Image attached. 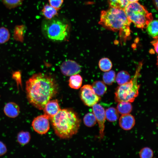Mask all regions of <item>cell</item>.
Segmentation results:
<instances>
[{"instance_id": "6da1fadb", "label": "cell", "mask_w": 158, "mask_h": 158, "mask_svg": "<svg viewBox=\"0 0 158 158\" xmlns=\"http://www.w3.org/2000/svg\"><path fill=\"white\" fill-rule=\"evenodd\" d=\"M57 86L51 76L39 73L33 74L26 82L25 89L29 103L39 110L57 93Z\"/></svg>"}, {"instance_id": "7a4b0ae2", "label": "cell", "mask_w": 158, "mask_h": 158, "mask_svg": "<svg viewBox=\"0 0 158 158\" xmlns=\"http://www.w3.org/2000/svg\"><path fill=\"white\" fill-rule=\"evenodd\" d=\"M50 120L55 134L63 139L70 138L76 134L80 123L77 114L68 109H61Z\"/></svg>"}, {"instance_id": "3957f363", "label": "cell", "mask_w": 158, "mask_h": 158, "mask_svg": "<svg viewBox=\"0 0 158 158\" xmlns=\"http://www.w3.org/2000/svg\"><path fill=\"white\" fill-rule=\"evenodd\" d=\"M131 22L128 18L124 9L112 7L102 11L99 23L103 27L113 31H119L128 36L130 34Z\"/></svg>"}, {"instance_id": "277c9868", "label": "cell", "mask_w": 158, "mask_h": 158, "mask_svg": "<svg viewBox=\"0 0 158 158\" xmlns=\"http://www.w3.org/2000/svg\"><path fill=\"white\" fill-rule=\"evenodd\" d=\"M142 65V63L140 62L133 77L129 81L120 85L117 88L115 93L116 101L130 102L134 101L138 95L140 85L138 84V79L140 75Z\"/></svg>"}, {"instance_id": "5b68a950", "label": "cell", "mask_w": 158, "mask_h": 158, "mask_svg": "<svg viewBox=\"0 0 158 158\" xmlns=\"http://www.w3.org/2000/svg\"><path fill=\"white\" fill-rule=\"evenodd\" d=\"M41 29L43 34L47 37L55 41L65 40L69 32L68 25L56 18L44 20L42 24Z\"/></svg>"}, {"instance_id": "8992f818", "label": "cell", "mask_w": 158, "mask_h": 158, "mask_svg": "<svg viewBox=\"0 0 158 158\" xmlns=\"http://www.w3.org/2000/svg\"><path fill=\"white\" fill-rule=\"evenodd\" d=\"M124 10L129 20L138 28H146L153 20L152 13L138 2H129Z\"/></svg>"}, {"instance_id": "52a82bcc", "label": "cell", "mask_w": 158, "mask_h": 158, "mask_svg": "<svg viewBox=\"0 0 158 158\" xmlns=\"http://www.w3.org/2000/svg\"><path fill=\"white\" fill-rule=\"evenodd\" d=\"M80 96L85 104L88 107H92L100 99L99 96L95 92L92 86L88 84L84 85L81 88Z\"/></svg>"}, {"instance_id": "ba28073f", "label": "cell", "mask_w": 158, "mask_h": 158, "mask_svg": "<svg viewBox=\"0 0 158 158\" xmlns=\"http://www.w3.org/2000/svg\"><path fill=\"white\" fill-rule=\"evenodd\" d=\"M49 120V118L44 114L37 116L32 122V126L33 129L40 134H46L50 128Z\"/></svg>"}, {"instance_id": "9c48e42d", "label": "cell", "mask_w": 158, "mask_h": 158, "mask_svg": "<svg viewBox=\"0 0 158 158\" xmlns=\"http://www.w3.org/2000/svg\"><path fill=\"white\" fill-rule=\"evenodd\" d=\"M92 111L99 128V138L102 139L104 135V123L106 119L105 111L104 108L99 104L96 103L92 106Z\"/></svg>"}, {"instance_id": "30bf717a", "label": "cell", "mask_w": 158, "mask_h": 158, "mask_svg": "<svg viewBox=\"0 0 158 158\" xmlns=\"http://www.w3.org/2000/svg\"><path fill=\"white\" fill-rule=\"evenodd\" d=\"M62 73L67 76L79 73L81 71V66L75 61L68 60L64 62L60 66Z\"/></svg>"}, {"instance_id": "8fae6325", "label": "cell", "mask_w": 158, "mask_h": 158, "mask_svg": "<svg viewBox=\"0 0 158 158\" xmlns=\"http://www.w3.org/2000/svg\"><path fill=\"white\" fill-rule=\"evenodd\" d=\"M57 99L49 100L46 104L43 109L45 115L51 119L61 110Z\"/></svg>"}, {"instance_id": "7c38bea8", "label": "cell", "mask_w": 158, "mask_h": 158, "mask_svg": "<svg viewBox=\"0 0 158 158\" xmlns=\"http://www.w3.org/2000/svg\"><path fill=\"white\" fill-rule=\"evenodd\" d=\"M119 123L120 126L123 129L129 130L134 126L135 121L132 115L128 114L122 115L119 119Z\"/></svg>"}, {"instance_id": "4fadbf2b", "label": "cell", "mask_w": 158, "mask_h": 158, "mask_svg": "<svg viewBox=\"0 0 158 158\" xmlns=\"http://www.w3.org/2000/svg\"><path fill=\"white\" fill-rule=\"evenodd\" d=\"M20 109V107L17 104L10 102L5 104L4 108V111L5 114L8 117L15 118L19 115Z\"/></svg>"}, {"instance_id": "5bb4252c", "label": "cell", "mask_w": 158, "mask_h": 158, "mask_svg": "<svg viewBox=\"0 0 158 158\" xmlns=\"http://www.w3.org/2000/svg\"><path fill=\"white\" fill-rule=\"evenodd\" d=\"M158 22L157 20H152L147 25L146 30L148 34L154 39L158 38Z\"/></svg>"}, {"instance_id": "9a60e30c", "label": "cell", "mask_w": 158, "mask_h": 158, "mask_svg": "<svg viewBox=\"0 0 158 158\" xmlns=\"http://www.w3.org/2000/svg\"><path fill=\"white\" fill-rule=\"evenodd\" d=\"M83 79L79 74L71 75L69 80V85L72 88L75 89H79L81 86Z\"/></svg>"}, {"instance_id": "2e32d148", "label": "cell", "mask_w": 158, "mask_h": 158, "mask_svg": "<svg viewBox=\"0 0 158 158\" xmlns=\"http://www.w3.org/2000/svg\"><path fill=\"white\" fill-rule=\"evenodd\" d=\"M132 109V106L129 102L121 101L118 102L117 106V110L118 112L121 114L130 113Z\"/></svg>"}, {"instance_id": "e0dca14e", "label": "cell", "mask_w": 158, "mask_h": 158, "mask_svg": "<svg viewBox=\"0 0 158 158\" xmlns=\"http://www.w3.org/2000/svg\"><path fill=\"white\" fill-rule=\"evenodd\" d=\"M92 87L95 93L98 96L103 95L107 90V87L105 84L100 81L94 82Z\"/></svg>"}, {"instance_id": "ac0fdd59", "label": "cell", "mask_w": 158, "mask_h": 158, "mask_svg": "<svg viewBox=\"0 0 158 158\" xmlns=\"http://www.w3.org/2000/svg\"><path fill=\"white\" fill-rule=\"evenodd\" d=\"M42 12L44 16L47 19L52 18L57 14V9L48 4L44 6Z\"/></svg>"}, {"instance_id": "d6986e66", "label": "cell", "mask_w": 158, "mask_h": 158, "mask_svg": "<svg viewBox=\"0 0 158 158\" xmlns=\"http://www.w3.org/2000/svg\"><path fill=\"white\" fill-rule=\"evenodd\" d=\"M106 118L110 122H114L117 120L119 117L118 112L117 110L113 107L107 109L105 111Z\"/></svg>"}, {"instance_id": "ffe728a7", "label": "cell", "mask_w": 158, "mask_h": 158, "mask_svg": "<svg viewBox=\"0 0 158 158\" xmlns=\"http://www.w3.org/2000/svg\"><path fill=\"white\" fill-rule=\"evenodd\" d=\"M30 138V135L29 132L21 131L18 134L17 140L20 145L23 146L29 142Z\"/></svg>"}, {"instance_id": "44dd1931", "label": "cell", "mask_w": 158, "mask_h": 158, "mask_svg": "<svg viewBox=\"0 0 158 158\" xmlns=\"http://www.w3.org/2000/svg\"><path fill=\"white\" fill-rule=\"evenodd\" d=\"M129 74L127 71H122L118 73L116 77L117 83L121 85L129 81L130 79Z\"/></svg>"}, {"instance_id": "7402d4cb", "label": "cell", "mask_w": 158, "mask_h": 158, "mask_svg": "<svg viewBox=\"0 0 158 158\" xmlns=\"http://www.w3.org/2000/svg\"><path fill=\"white\" fill-rule=\"evenodd\" d=\"M99 65L100 69L102 71L106 72L109 71L112 68V63L108 58H103L99 61Z\"/></svg>"}, {"instance_id": "603a6c76", "label": "cell", "mask_w": 158, "mask_h": 158, "mask_svg": "<svg viewBox=\"0 0 158 158\" xmlns=\"http://www.w3.org/2000/svg\"><path fill=\"white\" fill-rule=\"evenodd\" d=\"M24 0H2L4 5L7 8L11 9L21 6Z\"/></svg>"}, {"instance_id": "cb8c5ba5", "label": "cell", "mask_w": 158, "mask_h": 158, "mask_svg": "<svg viewBox=\"0 0 158 158\" xmlns=\"http://www.w3.org/2000/svg\"><path fill=\"white\" fill-rule=\"evenodd\" d=\"M84 124L88 127L94 126L96 123L97 120L93 113H89L85 115L83 118Z\"/></svg>"}, {"instance_id": "d4e9b609", "label": "cell", "mask_w": 158, "mask_h": 158, "mask_svg": "<svg viewBox=\"0 0 158 158\" xmlns=\"http://www.w3.org/2000/svg\"><path fill=\"white\" fill-rule=\"evenodd\" d=\"M110 7L123 9L129 3L128 0H109Z\"/></svg>"}, {"instance_id": "484cf974", "label": "cell", "mask_w": 158, "mask_h": 158, "mask_svg": "<svg viewBox=\"0 0 158 158\" xmlns=\"http://www.w3.org/2000/svg\"><path fill=\"white\" fill-rule=\"evenodd\" d=\"M116 79L115 73L113 71H108L104 73L103 79L104 83L108 85H111Z\"/></svg>"}, {"instance_id": "4316f807", "label": "cell", "mask_w": 158, "mask_h": 158, "mask_svg": "<svg viewBox=\"0 0 158 158\" xmlns=\"http://www.w3.org/2000/svg\"><path fill=\"white\" fill-rule=\"evenodd\" d=\"M10 34L8 30L4 27H0V44L4 43L9 40Z\"/></svg>"}, {"instance_id": "83f0119b", "label": "cell", "mask_w": 158, "mask_h": 158, "mask_svg": "<svg viewBox=\"0 0 158 158\" xmlns=\"http://www.w3.org/2000/svg\"><path fill=\"white\" fill-rule=\"evenodd\" d=\"M153 155L152 151L150 148L145 147L141 149L139 152V156L141 158H151Z\"/></svg>"}, {"instance_id": "f1b7e54d", "label": "cell", "mask_w": 158, "mask_h": 158, "mask_svg": "<svg viewBox=\"0 0 158 158\" xmlns=\"http://www.w3.org/2000/svg\"><path fill=\"white\" fill-rule=\"evenodd\" d=\"M50 5L56 9L59 8L61 6L63 0H49Z\"/></svg>"}, {"instance_id": "f546056e", "label": "cell", "mask_w": 158, "mask_h": 158, "mask_svg": "<svg viewBox=\"0 0 158 158\" xmlns=\"http://www.w3.org/2000/svg\"><path fill=\"white\" fill-rule=\"evenodd\" d=\"M7 151V148L5 144L0 141V156L5 154Z\"/></svg>"}, {"instance_id": "4dcf8cb0", "label": "cell", "mask_w": 158, "mask_h": 158, "mask_svg": "<svg viewBox=\"0 0 158 158\" xmlns=\"http://www.w3.org/2000/svg\"><path fill=\"white\" fill-rule=\"evenodd\" d=\"M157 39H156L155 40L151 42L152 44L154 46V49L157 53H158V40H157Z\"/></svg>"}, {"instance_id": "1f68e13d", "label": "cell", "mask_w": 158, "mask_h": 158, "mask_svg": "<svg viewBox=\"0 0 158 158\" xmlns=\"http://www.w3.org/2000/svg\"><path fill=\"white\" fill-rule=\"evenodd\" d=\"M154 4L157 9H158V0H153Z\"/></svg>"}, {"instance_id": "d6a6232c", "label": "cell", "mask_w": 158, "mask_h": 158, "mask_svg": "<svg viewBox=\"0 0 158 158\" xmlns=\"http://www.w3.org/2000/svg\"><path fill=\"white\" fill-rule=\"evenodd\" d=\"M139 0H128L129 2H138Z\"/></svg>"}]
</instances>
